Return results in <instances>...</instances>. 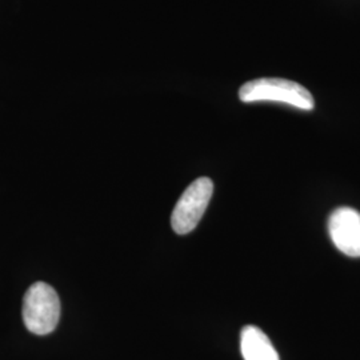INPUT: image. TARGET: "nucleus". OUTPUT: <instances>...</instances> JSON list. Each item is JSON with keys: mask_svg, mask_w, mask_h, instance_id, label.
I'll list each match as a JSON object with an SVG mask.
<instances>
[{"mask_svg": "<svg viewBox=\"0 0 360 360\" xmlns=\"http://www.w3.org/2000/svg\"><path fill=\"white\" fill-rule=\"evenodd\" d=\"M243 103L278 102L295 108L311 111L315 105L314 98L302 84L281 77H262L245 83L239 90Z\"/></svg>", "mask_w": 360, "mask_h": 360, "instance_id": "f257e3e1", "label": "nucleus"}, {"mask_svg": "<svg viewBox=\"0 0 360 360\" xmlns=\"http://www.w3.org/2000/svg\"><path fill=\"white\" fill-rule=\"evenodd\" d=\"M60 319V300L50 284L37 282L23 299V322L30 333L49 335Z\"/></svg>", "mask_w": 360, "mask_h": 360, "instance_id": "f03ea898", "label": "nucleus"}, {"mask_svg": "<svg viewBox=\"0 0 360 360\" xmlns=\"http://www.w3.org/2000/svg\"><path fill=\"white\" fill-rule=\"evenodd\" d=\"M214 193V183L208 178H199L193 181L181 193L171 215L172 230L186 235L195 230L206 212Z\"/></svg>", "mask_w": 360, "mask_h": 360, "instance_id": "7ed1b4c3", "label": "nucleus"}, {"mask_svg": "<svg viewBox=\"0 0 360 360\" xmlns=\"http://www.w3.org/2000/svg\"><path fill=\"white\" fill-rule=\"evenodd\" d=\"M335 247L351 257H360V212L349 207L336 208L328 219Z\"/></svg>", "mask_w": 360, "mask_h": 360, "instance_id": "20e7f679", "label": "nucleus"}, {"mask_svg": "<svg viewBox=\"0 0 360 360\" xmlns=\"http://www.w3.org/2000/svg\"><path fill=\"white\" fill-rule=\"evenodd\" d=\"M240 351L245 360H281L270 338L257 326H245L242 330Z\"/></svg>", "mask_w": 360, "mask_h": 360, "instance_id": "39448f33", "label": "nucleus"}]
</instances>
